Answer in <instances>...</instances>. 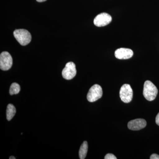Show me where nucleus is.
<instances>
[{"label":"nucleus","mask_w":159,"mask_h":159,"mask_svg":"<svg viewBox=\"0 0 159 159\" xmlns=\"http://www.w3.org/2000/svg\"><path fill=\"white\" fill-rule=\"evenodd\" d=\"M143 96L148 101H153L158 94V89L154 84L149 80H146L144 83Z\"/></svg>","instance_id":"1"},{"label":"nucleus","mask_w":159,"mask_h":159,"mask_svg":"<svg viewBox=\"0 0 159 159\" xmlns=\"http://www.w3.org/2000/svg\"><path fill=\"white\" fill-rule=\"evenodd\" d=\"M13 35L21 45L26 46L31 42V34L30 32L26 29H16L13 32Z\"/></svg>","instance_id":"2"},{"label":"nucleus","mask_w":159,"mask_h":159,"mask_svg":"<svg viewBox=\"0 0 159 159\" xmlns=\"http://www.w3.org/2000/svg\"><path fill=\"white\" fill-rule=\"evenodd\" d=\"M102 95V88L99 84H96L90 89L87 98L89 102H94L101 98Z\"/></svg>","instance_id":"3"},{"label":"nucleus","mask_w":159,"mask_h":159,"mask_svg":"<svg viewBox=\"0 0 159 159\" xmlns=\"http://www.w3.org/2000/svg\"><path fill=\"white\" fill-rule=\"evenodd\" d=\"M119 95L122 102L125 103L131 102L133 97V91L130 85L129 84H123L120 89Z\"/></svg>","instance_id":"4"},{"label":"nucleus","mask_w":159,"mask_h":159,"mask_svg":"<svg viewBox=\"0 0 159 159\" xmlns=\"http://www.w3.org/2000/svg\"><path fill=\"white\" fill-rule=\"evenodd\" d=\"M12 58L9 52L4 51L0 55V68L4 71L9 70L12 66Z\"/></svg>","instance_id":"5"},{"label":"nucleus","mask_w":159,"mask_h":159,"mask_svg":"<svg viewBox=\"0 0 159 159\" xmlns=\"http://www.w3.org/2000/svg\"><path fill=\"white\" fill-rule=\"evenodd\" d=\"M77 74L76 66L73 62H69L62 71V77L64 79L69 80L73 79Z\"/></svg>","instance_id":"6"},{"label":"nucleus","mask_w":159,"mask_h":159,"mask_svg":"<svg viewBox=\"0 0 159 159\" xmlns=\"http://www.w3.org/2000/svg\"><path fill=\"white\" fill-rule=\"evenodd\" d=\"M111 21L112 17L111 15L106 12H102L95 18L94 24L97 27H103L108 25Z\"/></svg>","instance_id":"7"},{"label":"nucleus","mask_w":159,"mask_h":159,"mask_svg":"<svg viewBox=\"0 0 159 159\" xmlns=\"http://www.w3.org/2000/svg\"><path fill=\"white\" fill-rule=\"evenodd\" d=\"M115 55L118 59H128L133 56L134 52L130 49L120 48L115 51Z\"/></svg>","instance_id":"8"},{"label":"nucleus","mask_w":159,"mask_h":159,"mask_svg":"<svg viewBox=\"0 0 159 159\" xmlns=\"http://www.w3.org/2000/svg\"><path fill=\"white\" fill-rule=\"evenodd\" d=\"M147 122L145 119H138L129 121L128 123V127L132 130H139L145 128Z\"/></svg>","instance_id":"9"},{"label":"nucleus","mask_w":159,"mask_h":159,"mask_svg":"<svg viewBox=\"0 0 159 159\" xmlns=\"http://www.w3.org/2000/svg\"><path fill=\"white\" fill-rule=\"evenodd\" d=\"M88 149V144L86 141L82 143L79 149V156L80 159H84L86 157Z\"/></svg>","instance_id":"10"},{"label":"nucleus","mask_w":159,"mask_h":159,"mask_svg":"<svg viewBox=\"0 0 159 159\" xmlns=\"http://www.w3.org/2000/svg\"><path fill=\"white\" fill-rule=\"evenodd\" d=\"M16 113L15 107L11 104H9L6 110V117L8 121H10L13 118Z\"/></svg>","instance_id":"11"},{"label":"nucleus","mask_w":159,"mask_h":159,"mask_svg":"<svg viewBox=\"0 0 159 159\" xmlns=\"http://www.w3.org/2000/svg\"><path fill=\"white\" fill-rule=\"evenodd\" d=\"M20 87L19 84L16 83H13L10 86L9 93L11 95L17 94L20 93Z\"/></svg>","instance_id":"12"},{"label":"nucleus","mask_w":159,"mask_h":159,"mask_svg":"<svg viewBox=\"0 0 159 159\" xmlns=\"http://www.w3.org/2000/svg\"><path fill=\"white\" fill-rule=\"evenodd\" d=\"M105 159H117V157L111 153H108L104 157Z\"/></svg>","instance_id":"13"},{"label":"nucleus","mask_w":159,"mask_h":159,"mask_svg":"<svg viewBox=\"0 0 159 159\" xmlns=\"http://www.w3.org/2000/svg\"><path fill=\"white\" fill-rule=\"evenodd\" d=\"M150 159H159V155L157 154H152L150 157Z\"/></svg>","instance_id":"14"},{"label":"nucleus","mask_w":159,"mask_h":159,"mask_svg":"<svg viewBox=\"0 0 159 159\" xmlns=\"http://www.w3.org/2000/svg\"><path fill=\"white\" fill-rule=\"evenodd\" d=\"M156 122L157 124L159 126V113L157 115L156 118Z\"/></svg>","instance_id":"15"},{"label":"nucleus","mask_w":159,"mask_h":159,"mask_svg":"<svg viewBox=\"0 0 159 159\" xmlns=\"http://www.w3.org/2000/svg\"><path fill=\"white\" fill-rule=\"evenodd\" d=\"M47 0H36L37 2H45Z\"/></svg>","instance_id":"16"},{"label":"nucleus","mask_w":159,"mask_h":159,"mask_svg":"<svg viewBox=\"0 0 159 159\" xmlns=\"http://www.w3.org/2000/svg\"><path fill=\"white\" fill-rule=\"evenodd\" d=\"M9 159H16V158L14 157L11 156L9 157Z\"/></svg>","instance_id":"17"}]
</instances>
